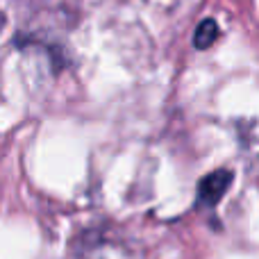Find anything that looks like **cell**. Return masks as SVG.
Masks as SVG:
<instances>
[{
	"mask_svg": "<svg viewBox=\"0 0 259 259\" xmlns=\"http://www.w3.org/2000/svg\"><path fill=\"white\" fill-rule=\"evenodd\" d=\"M219 36H221L219 23H216L214 18H205V21H200V25L196 27V32H193V46H196L198 50H207L219 41Z\"/></svg>",
	"mask_w": 259,
	"mask_h": 259,
	"instance_id": "3",
	"label": "cell"
},
{
	"mask_svg": "<svg viewBox=\"0 0 259 259\" xmlns=\"http://www.w3.org/2000/svg\"><path fill=\"white\" fill-rule=\"evenodd\" d=\"M89 259H139L134 248L121 241H96L89 248Z\"/></svg>",
	"mask_w": 259,
	"mask_h": 259,
	"instance_id": "2",
	"label": "cell"
},
{
	"mask_svg": "<svg viewBox=\"0 0 259 259\" xmlns=\"http://www.w3.org/2000/svg\"><path fill=\"white\" fill-rule=\"evenodd\" d=\"M234 175L228 168H216L214 173L205 175L198 182V205L205 209H214L219 205V200L225 196V191L230 189Z\"/></svg>",
	"mask_w": 259,
	"mask_h": 259,
	"instance_id": "1",
	"label": "cell"
}]
</instances>
